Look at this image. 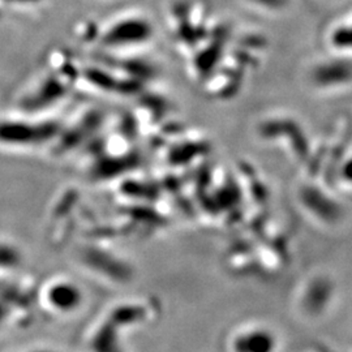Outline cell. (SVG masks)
I'll return each instance as SVG.
<instances>
[{
    "label": "cell",
    "mask_w": 352,
    "mask_h": 352,
    "mask_svg": "<svg viewBox=\"0 0 352 352\" xmlns=\"http://www.w3.org/2000/svg\"><path fill=\"white\" fill-rule=\"evenodd\" d=\"M148 36V26L142 23H128L116 26L111 32V41L115 43H129Z\"/></svg>",
    "instance_id": "6da1fadb"
}]
</instances>
